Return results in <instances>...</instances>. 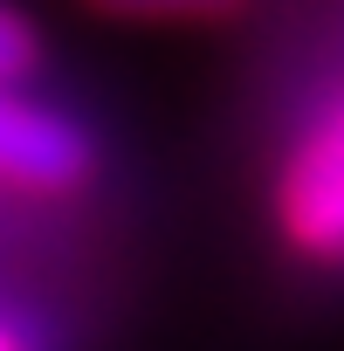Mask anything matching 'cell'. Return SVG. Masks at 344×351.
<instances>
[{"label":"cell","instance_id":"obj_1","mask_svg":"<svg viewBox=\"0 0 344 351\" xmlns=\"http://www.w3.org/2000/svg\"><path fill=\"white\" fill-rule=\"evenodd\" d=\"M275 228L303 262L344 269V83L317 97L275 165Z\"/></svg>","mask_w":344,"mask_h":351},{"label":"cell","instance_id":"obj_2","mask_svg":"<svg viewBox=\"0 0 344 351\" xmlns=\"http://www.w3.org/2000/svg\"><path fill=\"white\" fill-rule=\"evenodd\" d=\"M97 172V138L49 97L21 83L0 90V186L21 200H69Z\"/></svg>","mask_w":344,"mask_h":351},{"label":"cell","instance_id":"obj_3","mask_svg":"<svg viewBox=\"0 0 344 351\" xmlns=\"http://www.w3.org/2000/svg\"><path fill=\"white\" fill-rule=\"evenodd\" d=\"M83 8L138 28H214V21H234L248 0H83Z\"/></svg>","mask_w":344,"mask_h":351},{"label":"cell","instance_id":"obj_4","mask_svg":"<svg viewBox=\"0 0 344 351\" xmlns=\"http://www.w3.org/2000/svg\"><path fill=\"white\" fill-rule=\"evenodd\" d=\"M35 69H42V35H35V21L0 0V90H8V83H28Z\"/></svg>","mask_w":344,"mask_h":351},{"label":"cell","instance_id":"obj_5","mask_svg":"<svg viewBox=\"0 0 344 351\" xmlns=\"http://www.w3.org/2000/svg\"><path fill=\"white\" fill-rule=\"evenodd\" d=\"M0 351H42V337H35L21 317H8V310H0Z\"/></svg>","mask_w":344,"mask_h":351}]
</instances>
